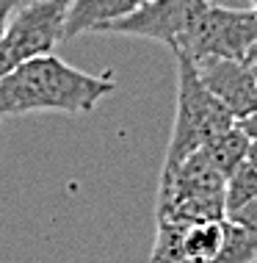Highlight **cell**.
I'll list each match as a JSON object with an SVG mask.
<instances>
[{"instance_id":"19","label":"cell","mask_w":257,"mask_h":263,"mask_svg":"<svg viewBox=\"0 0 257 263\" xmlns=\"http://www.w3.org/2000/svg\"><path fill=\"white\" fill-rule=\"evenodd\" d=\"M252 11L257 14V0H252Z\"/></svg>"},{"instance_id":"1","label":"cell","mask_w":257,"mask_h":263,"mask_svg":"<svg viewBox=\"0 0 257 263\" xmlns=\"http://www.w3.org/2000/svg\"><path fill=\"white\" fill-rule=\"evenodd\" d=\"M116 91L111 75H89L55 53L25 61L0 81V119L28 114H89Z\"/></svg>"},{"instance_id":"12","label":"cell","mask_w":257,"mask_h":263,"mask_svg":"<svg viewBox=\"0 0 257 263\" xmlns=\"http://www.w3.org/2000/svg\"><path fill=\"white\" fill-rule=\"evenodd\" d=\"M257 200V169L252 163H244V166H238L235 172L230 175V180H227V213H235L241 208H246L249 202Z\"/></svg>"},{"instance_id":"4","label":"cell","mask_w":257,"mask_h":263,"mask_svg":"<svg viewBox=\"0 0 257 263\" xmlns=\"http://www.w3.org/2000/svg\"><path fill=\"white\" fill-rule=\"evenodd\" d=\"M257 45V14L252 9H230L219 3H205V9L191 23L183 47L174 55H188L194 64L208 59L249 61Z\"/></svg>"},{"instance_id":"16","label":"cell","mask_w":257,"mask_h":263,"mask_svg":"<svg viewBox=\"0 0 257 263\" xmlns=\"http://www.w3.org/2000/svg\"><path fill=\"white\" fill-rule=\"evenodd\" d=\"M238 125L246 130V136H249V139L257 141V114H252L249 119H244V122H238Z\"/></svg>"},{"instance_id":"7","label":"cell","mask_w":257,"mask_h":263,"mask_svg":"<svg viewBox=\"0 0 257 263\" xmlns=\"http://www.w3.org/2000/svg\"><path fill=\"white\" fill-rule=\"evenodd\" d=\"M196 72L210 95L232 114L235 122L257 114V75L249 61L208 59L196 64Z\"/></svg>"},{"instance_id":"9","label":"cell","mask_w":257,"mask_h":263,"mask_svg":"<svg viewBox=\"0 0 257 263\" xmlns=\"http://www.w3.org/2000/svg\"><path fill=\"white\" fill-rule=\"evenodd\" d=\"M227 241V219L185 224L183 247L188 263H216Z\"/></svg>"},{"instance_id":"6","label":"cell","mask_w":257,"mask_h":263,"mask_svg":"<svg viewBox=\"0 0 257 263\" xmlns=\"http://www.w3.org/2000/svg\"><path fill=\"white\" fill-rule=\"evenodd\" d=\"M205 3L208 0H152L130 17L113 20V23L97 28L94 33H119V36L161 42L171 53H177L188 36L191 23L205 9Z\"/></svg>"},{"instance_id":"20","label":"cell","mask_w":257,"mask_h":263,"mask_svg":"<svg viewBox=\"0 0 257 263\" xmlns=\"http://www.w3.org/2000/svg\"><path fill=\"white\" fill-rule=\"evenodd\" d=\"M252 67H254V75H257V64H252Z\"/></svg>"},{"instance_id":"18","label":"cell","mask_w":257,"mask_h":263,"mask_svg":"<svg viewBox=\"0 0 257 263\" xmlns=\"http://www.w3.org/2000/svg\"><path fill=\"white\" fill-rule=\"evenodd\" d=\"M249 64H257V45L252 47V53H249Z\"/></svg>"},{"instance_id":"10","label":"cell","mask_w":257,"mask_h":263,"mask_svg":"<svg viewBox=\"0 0 257 263\" xmlns=\"http://www.w3.org/2000/svg\"><path fill=\"white\" fill-rule=\"evenodd\" d=\"M249 144L252 139L246 136V130L235 122L232 127H227L224 133H219L216 139H210L208 144L202 147L205 155L213 161V166L219 169L221 175L230 180V175L235 172L238 166H244L246 158H249Z\"/></svg>"},{"instance_id":"13","label":"cell","mask_w":257,"mask_h":263,"mask_svg":"<svg viewBox=\"0 0 257 263\" xmlns=\"http://www.w3.org/2000/svg\"><path fill=\"white\" fill-rule=\"evenodd\" d=\"M254 260H257V241L241 224L227 219V241L216 263H254Z\"/></svg>"},{"instance_id":"11","label":"cell","mask_w":257,"mask_h":263,"mask_svg":"<svg viewBox=\"0 0 257 263\" xmlns=\"http://www.w3.org/2000/svg\"><path fill=\"white\" fill-rule=\"evenodd\" d=\"M183 222H158V236L152 244V263H188L183 247Z\"/></svg>"},{"instance_id":"15","label":"cell","mask_w":257,"mask_h":263,"mask_svg":"<svg viewBox=\"0 0 257 263\" xmlns=\"http://www.w3.org/2000/svg\"><path fill=\"white\" fill-rule=\"evenodd\" d=\"M19 0H0V36H3L6 25H9V20L14 17V11H17Z\"/></svg>"},{"instance_id":"2","label":"cell","mask_w":257,"mask_h":263,"mask_svg":"<svg viewBox=\"0 0 257 263\" xmlns=\"http://www.w3.org/2000/svg\"><path fill=\"white\" fill-rule=\"evenodd\" d=\"M227 177L213 166L205 150L161 172L158 222H210L227 219Z\"/></svg>"},{"instance_id":"14","label":"cell","mask_w":257,"mask_h":263,"mask_svg":"<svg viewBox=\"0 0 257 263\" xmlns=\"http://www.w3.org/2000/svg\"><path fill=\"white\" fill-rule=\"evenodd\" d=\"M227 219L235 224H241L244 230L257 241V200L254 202H249L246 208H241V211H235V213H227Z\"/></svg>"},{"instance_id":"8","label":"cell","mask_w":257,"mask_h":263,"mask_svg":"<svg viewBox=\"0 0 257 263\" xmlns=\"http://www.w3.org/2000/svg\"><path fill=\"white\" fill-rule=\"evenodd\" d=\"M152 0H69L67 23H64V42L81 33H91L113 20L130 17Z\"/></svg>"},{"instance_id":"17","label":"cell","mask_w":257,"mask_h":263,"mask_svg":"<svg viewBox=\"0 0 257 263\" xmlns=\"http://www.w3.org/2000/svg\"><path fill=\"white\" fill-rule=\"evenodd\" d=\"M246 161L257 169V141H252V144H249V158H246Z\"/></svg>"},{"instance_id":"5","label":"cell","mask_w":257,"mask_h":263,"mask_svg":"<svg viewBox=\"0 0 257 263\" xmlns=\"http://www.w3.org/2000/svg\"><path fill=\"white\" fill-rule=\"evenodd\" d=\"M69 0H33L14 11L0 36V81L25 61L42 59L64 42Z\"/></svg>"},{"instance_id":"3","label":"cell","mask_w":257,"mask_h":263,"mask_svg":"<svg viewBox=\"0 0 257 263\" xmlns=\"http://www.w3.org/2000/svg\"><path fill=\"white\" fill-rule=\"evenodd\" d=\"M174 59H177V111L163 169L183 163L185 158L202 150L210 139H216L219 133H224L227 127L235 125L232 114L202 83L196 64L188 55H174Z\"/></svg>"}]
</instances>
